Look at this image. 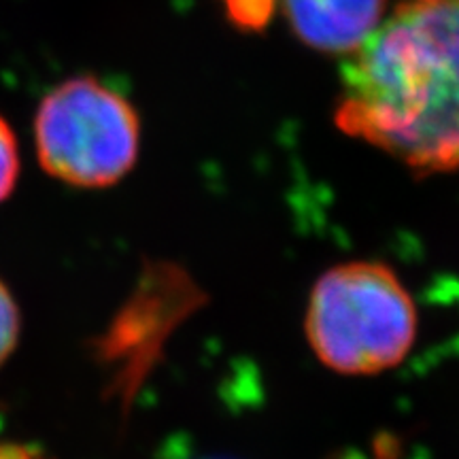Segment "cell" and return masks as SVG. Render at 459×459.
I'll return each mask as SVG.
<instances>
[{"instance_id":"1","label":"cell","mask_w":459,"mask_h":459,"mask_svg":"<svg viewBox=\"0 0 459 459\" xmlns=\"http://www.w3.org/2000/svg\"><path fill=\"white\" fill-rule=\"evenodd\" d=\"M334 124L417 177L459 170V0H398L347 56Z\"/></svg>"},{"instance_id":"2","label":"cell","mask_w":459,"mask_h":459,"mask_svg":"<svg viewBox=\"0 0 459 459\" xmlns=\"http://www.w3.org/2000/svg\"><path fill=\"white\" fill-rule=\"evenodd\" d=\"M417 307L398 273L377 260H349L319 274L304 332L336 375L372 377L400 366L417 341Z\"/></svg>"},{"instance_id":"3","label":"cell","mask_w":459,"mask_h":459,"mask_svg":"<svg viewBox=\"0 0 459 459\" xmlns=\"http://www.w3.org/2000/svg\"><path fill=\"white\" fill-rule=\"evenodd\" d=\"M43 170L73 187H111L134 169L141 119L117 90L74 77L45 96L34 117Z\"/></svg>"},{"instance_id":"4","label":"cell","mask_w":459,"mask_h":459,"mask_svg":"<svg viewBox=\"0 0 459 459\" xmlns=\"http://www.w3.org/2000/svg\"><path fill=\"white\" fill-rule=\"evenodd\" d=\"M281 7L307 48L349 56L381 24L387 0H281Z\"/></svg>"},{"instance_id":"5","label":"cell","mask_w":459,"mask_h":459,"mask_svg":"<svg viewBox=\"0 0 459 459\" xmlns=\"http://www.w3.org/2000/svg\"><path fill=\"white\" fill-rule=\"evenodd\" d=\"M277 0H223L230 24L243 32H260L271 24Z\"/></svg>"},{"instance_id":"6","label":"cell","mask_w":459,"mask_h":459,"mask_svg":"<svg viewBox=\"0 0 459 459\" xmlns=\"http://www.w3.org/2000/svg\"><path fill=\"white\" fill-rule=\"evenodd\" d=\"M22 317L15 298L11 296L9 287L0 281V368L13 355L20 342Z\"/></svg>"},{"instance_id":"7","label":"cell","mask_w":459,"mask_h":459,"mask_svg":"<svg viewBox=\"0 0 459 459\" xmlns=\"http://www.w3.org/2000/svg\"><path fill=\"white\" fill-rule=\"evenodd\" d=\"M20 177V149L13 130L0 117V203L13 192Z\"/></svg>"},{"instance_id":"8","label":"cell","mask_w":459,"mask_h":459,"mask_svg":"<svg viewBox=\"0 0 459 459\" xmlns=\"http://www.w3.org/2000/svg\"><path fill=\"white\" fill-rule=\"evenodd\" d=\"M211 459H220V457H211Z\"/></svg>"}]
</instances>
